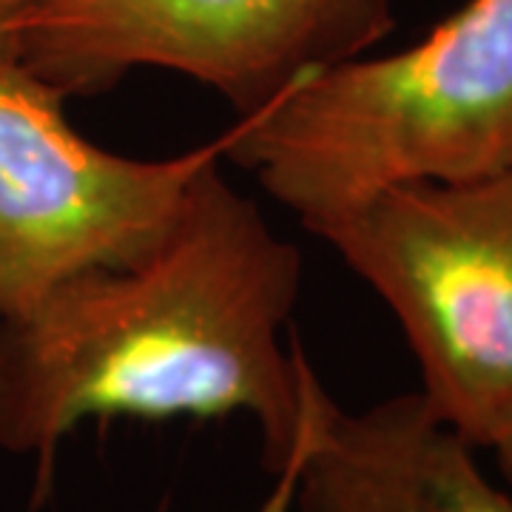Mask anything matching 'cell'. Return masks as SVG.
Returning a JSON list of instances; mask_svg holds the SVG:
<instances>
[{
  "mask_svg": "<svg viewBox=\"0 0 512 512\" xmlns=\"http://www.w3.org/2000/svg\"><path fill=\"white\" fill-rule=\"evenodd\" d=\"M393 0H23L9 49L66 100L168 69L254 114L393 32Z\"/></svg>",
  "mask_w": 512,
  "mask_h": 512,
  "instance_id": "277c9868",
  "label": "cell"
},
{
  "mask_svg": "<svg viewBox=\"0 0 512 512\" xmlns=\"http://www.w3.org/2000/svg\"><path fill=\"white\" fill-rule=\"evenodd\" d=\"M63 103L20 63H0V316L157 248L194 174L228 146L225 131L171 160H131L77 134Z\"/></svg>",
  "mask_w": 512,
  "mask_h": 512,
  "instance_id": "5b68a950",
  "label": "cell"
},
{
  "mask_svg": "<svg viewBox=\"0 0 512 512\" xmlns=\"http://www.w3.org/2000/svg\"><path fill=\"white\" fill-rule=\"evenodd\" d=\"M311 234L399 319L430 410L493 447L512 424V163L384 188Z\"/></svg>",
  "mask_w": 512,
  "mask_h": 512,
  "instance_id": "3957f363",
  "label": "cell"
},
{
  "mask_svg": "<svg viewBox=\"0 0 512 512\" xmlns=\"http://www.w3.org/2000/svg\"><path fill=\"white\" fill-rule=\"evenodd\" d=\"M293 501V470L291 464H288V470H282L279 473V487H276V493L271 495V501L262 507V512H288Z\"/></svg>",
  "mask_w": 512,
  "mask_h": 512,
  "instance_id": "ba28073f",
  "label": "cell"
},
{
  "mask_svg": "<svg viewBox=\"0 0 512 512\" xmlns=\"http://www.w3.org/2000/svg\"><path fill=\"white\" fill-rule=\"evenodd\" d=\"M305 228L384 188L512 163V0H467L416 46L305 74L228 128L225 154Z\"/></svg>",
  "mask_w": 512,
  "mask_h": 512,
  "instance_id": "7a4b0ae2",
  "label": "cell"
},
{
  "mask_svg": "<svg viewBox=\"0 0 512 512\" xmlns=\"http://www.w3.org/2000/svg\"><path fill=\"white\" fill-rule=\"evenodd\" d=\"M23 0H0V63H18L9 49V23Z\"/></svg>",
  "mask_w": 512,
  "mask_h": 512,
  "instance_id": "52a82bcc",
  "label": "cell"
},
{
  "mask_svg": "<svg viewBox=\"0 0 512 512\" xmlns=\"http://www.w3.org/2000/svg\"><path fill=\"white\" fill-rule=\"evenodd\" d=\"M302 254L205 163L146 256L74 274L0 316V450H52L86 419L248 413L276 476L305 430L313 370L279 330Z\"/></svg>",
  "mask_w": 512,
  "mask_h": 512,
  "instance_id": "6da1fadb",
  "label": "cell"
},
{
  "mask_svg": "<svg viewBox=\"0 0 512 512\" xmlns=\"http://www.w3.org/2000/svg\"><path fill=\"white\" fill-rule=\"evenodd\" d=\"M490 450L495 453V461H498L501 476L507 478V484L512 487V424L498 436V441H495Z\"/></svg>",
  "mask_w": 512,
  "mask_h": 512,
  "instance_id": "9c48e42d",
  "label": "cell"
},
{
  "mask_svg": "<svg viewBox=\"0 0 512 512\" xmlns=\"http://www.w3.org/2000/svg\"><path fill=\"white\" fill-rule=\"evenodd\" d=\"M473 450L421 393L345 413L313 373L293 501L299 512H512V493L481 473Z\"/></svg>",
  "mask_w": 512,
  "mask_h": 512,
  "instance_id": "8992f818",
  "label": "cell"
}]
</instances>
